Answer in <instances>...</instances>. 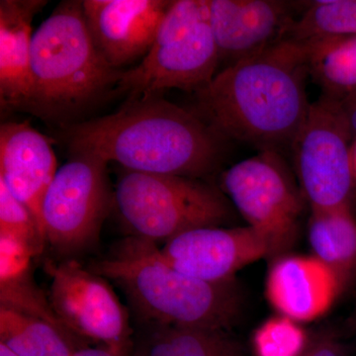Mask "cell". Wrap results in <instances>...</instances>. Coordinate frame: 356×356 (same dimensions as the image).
I'll use <instances>...</instances> for the list:
<instances>
[{"label": "cell", "instance_id": "5", "mask_svg": "<svg viewBox=\"0 0 356 356\" xmlns=\"http://www.w3.org/2000/svg\"><path fill=\"white\" fill-rule=\"evenodd\" d=\"M114 205L133 236L166 243L180 234L222 227L233 218L224 193L198 178L125 170Z\"/></svg>", "mask_w": 356, "mask_h": 356}, {"label": "cell", "instance_id": "10", "mask_svg": "<svg viewBox=\"0 0 356 356\" xmlns=\"http://www.w3.org/2000/svg\"><path fill=\"white\" fill-rule=\"evenodd\" d=\"M44 269L51 277L48 299L62 324L83 341L130 356L134 343L128 312L107 280L76 261H47Z\"/></svg>", "mask_w": 356, "mask_h": 356}, {"label": "cell", "instance_id": "16", "mask_svg": "<svg viewBox=\"0 0 356 356\" xmlns=\"http://www.w3.org/2000/svg\"><path fill=\"white\" fill-rule=\"evenodd\" d=\"M44 0L0 1V103L2 110H26L32 99V21Z\"/></svg>", "mask_w": 356, "mask_h": 356}, {"label": "cell", "instance_id": "8", "mask_svg": "<svg viewBox=\"0 0 356 356\" xmlns=\"http://www.w3.org/2000/svg\"><path fill=\"white\" fill-rule=\"evenodd\" d=\"M108 163L88 154H70L44 195L42 217L47 243L63 255H74L97 242L114 205Z\"/></svg>", "mask_w": 356, "mask_h": 356}, {"label": "cell", "instance_id": "17", "mask_svg": "<svg viewBox=\"0 0 356 356\" xmlns=\"http://www.w3.org/2000/svg\"><path fill=\"white\" fill-rule=\"evenodd\" d=\"M309 242L314 257L336 274L343 291L356 276V220L350 205L312 211Z\"/></svg>", "mask_w": 356, "mask_h": 356}, {"label": "cell", "instance_id": "23", "mask_svg": "<svg viewBox=\"0 0 356 356\" xmlns=\"http://www.w3.org/2000/svg\"><path fill=\"white\" fill-rule=\"evenodd\" d=\"M0 306L42 318L63 331L70 332L56 316L49 299L33 281L31 269L0 280Z\"/></svg>", "mask_w": 356, "mask_h": 356}, {"label": "cell", "instance_id": "22", "mask_svg": "<svg viewBox=\"0 0 356 356\" xmlns=\"http://www.w3.org/2000/svg\"><path fill=\"white\" fill-rule=\"evenodd\" d=\"M308 341L299 323L277 315L267 318L255 330L252 346L255 356H298Z\"/></svg>", "mask_w": 356, "mask_h": 356}, {"label": "cell", "instance_id": "12", "mask_svg": "<svg viewBox=\"0 0 356 356\" xmlns=\"http://www.w3.org/2000/svg\"><path fill=\"white\" fill-rule=\"evenodd\" d=\"M208 4L221 70L283 41L296 20L293 4L280 0H208Z\"/></svg>", "mask_w": 356, "mask_h": 356}, {"label": "cell", "instance_id": "3", "mask_svg": "<svg viewBox=\"0 0 356 356\" xmlns=\"http://www.w3.org/2000/svg\"><path fill=\"white\" fill-rule=\"evenodd\" d=\"M91 271L121 288L145 325L229 330L241 314L233 282L214 284L180 273L163 259L156 243L129 236Z\"/></svg>", "mask_w": 356, "mask_h": 356}, {"label": "cell", "instance_id": "25", "mask_svg": "<svg viewBox=\"0 0 356 356\" xmlns=\"http://www.w3.org/2000/svg\"><path fill=\"white\" fill-rule=\"evenodd\" d=\"M298 356H346L343 344L330 332L309 337L306 348Z\"/></svg>", "mask_w": 356, "mask_h": 356}, {"label": "cell", "instance_id": "7", "mask_svg": "<svg viewBox=\"0 0 356 356\" xmlns=\"http://www.w3.org/2000/svg\"><path fill=\"white\" fill-rule=\"evenodd\" d=\"M353 137L341 102L325 95L310 109L291 147L302 196L312 211L350 205Z\"/></svg>", "mask_w": 356, "mask_h": 356}, {"label": "cell", "instance_id": "15", "mask_svg": "<svg viewBox=\"0 0 356 356\" xmlns=\"http://www.w3.org/2000/svg\"><path fill=\"white\" fill-rule=\"evenodd\" d=\"M341 291L336 274L314 255H281L267 274V301L299 324L323 317Z\"/></svg>", "mask_w": 356, "mask_h": 356}, {"label": "cell", "instance_id": "6", "mask_svg": "<svg viewBox=\"0 0 356 356\" xmlns=\"http://www.w3.org/2000/svg\"><path fill=\"white\" fill-rule=\"evenodd\" d=\"M219 69L208 0H175L142 62L124 70L117 89L129 97L163 95L168 89L202 90Z\"/></svg>", "mask_w": 356, "mask_h": 356}, {"label": "cell", "instance_id": "11", "mask_svg": "<svg viewBox=\"0 0 356 356\" xmlns=\"http://www.w3.org/2000/svg\"><path fill=\"white\" fill-rule=\"evenodd\" d=\"M159 250L180 273L214 284L233 282L243 267L271 257L266 238L250 226L191 229L168 241Z\"/></svg>", "mask_w": 356, "mask_h": 356}, {"label": "cell", "instance_id": "19", "mask_svg": "<svg viewBox=\"0 0 356 356\" xmlns=\"http://www.w3.org/2000/svg\"><path fill=\"white\" fill-rule=\"evenodd\" d=\"M0 343L18 356H72L84 341L42 318L0 306Z\"/></svg>", "mask_w": 356, "mask_h": 356}, {"label": "cell", "instance_id": "1", "mask_svg": "<svg viewBox=\"0 0 356 356\" xmlns=\"http://www.w3.org/2000/svg\"><path fill=\"white\" fill-rule=\"evenodd\" d=\"M70 154L115 161L130 172L205 177L224 156L226 140L191 110L163 95L129 97L118 111L62 129Z\"/></svg>", "mask_w": 356, "mask_h": 356}, {"label": "cell", "instance_id": "28", "mask_svg": "<svg viewBox=\"0 0 356 356\" xmlns=\"http://www.w3.org/2000/svg\"><path fill=\"white\" fill-rule=\"evenodd\" d=\"M348 330L350 332H356V308L348 320Z\"/></svg>", "mask_w": 356, "mask_h": 356}, {"label": "cell", "instance_id": "18", "mask_svg": "<svg viewBox=\"0 0 356 356\" xmlns=\"http://www.w3.org/2000/svg\"><path fill=\"white\" fill-rule=\"evenodd\" d=\"M147 334L133 356H245L228 330L182 325H145Z\"/></svg>", "mask_w": 356, "mask_h": 356}, {"label": "cell", "instance_id": "21", "mask_svg": "<svg viewBox=\"0 0 356 356\" xmlns=\"http://www.w3.org/2000/svg\"><path fill=\"white\" fill-rule=\"evenodd\" d=\"M355 35L356 0H318L307 2L284 40L311 44Z\"/></svg>", "mask_w": 356, "mask_h": 356}, {"label": "cell", "instance_id": "30", "mask_svg": "<svg viewBox=\"0 0 356 356\" xmlns=\"http://www.w3.org/2000/svg\"><path fill=\"white\" fill-rule=\"evenodd\" d=\"M351 156H353V170L356 178V138L353 140V147H351Z\"/></svg>", "mask_w": 356, "mask_h": 356}, {"label": "cell", "instance_id": "20", "mask_svg": "<svg viewBox=\"0 0 356 356\" xmlns=\"http://www.w3.org/2000/svg\"><path fill=\"white\" fill-rule=\"evenodd\" d=\"M301 44L308 53L309 76L323 95L343 102L356 91V35Z\"/></svg>", "mask_w": 356, "mask_h": 356}, {"label": "cell", "instance_id": "9", "mask_svg": "<svg viewBox=\"0 0 356 356\" xmlns=\"http://www.w3.org/2000/svg\"><path fill=\"white\" fill-rule=\"evenodd\" d=\"M221 181L248 226L266 238L271 257L284 255L296 242L303 203L281 154L259 152L227 170Z\"/></svg>", "mask_w": 356, "mask_h": 356}, {"label": "cell", "instance_id": "2", "mask_svg": "<svg viewBox=\"0 0 356 356\" xmlns=\"http://www.w3.org/2000/svg\"><path fill=\"white\" fill-rule=\"evenodd\" d=\"M308 76L305 47L283 40L254 58L219 70L195 93L191 111L226 140L281 154L291 147L310 109Z\"/></svg>", "mask_w": 356, "mask_h": 356}, {"label": "cell", "instance_id": "27", "mask_svg": "<svg viewBox=\"0 0 356 356\" xmlns=\"http://www.w3.org/2000/svg\"><path fill=\"white\" fill-rule=\"evenodd\" d=\"M72 356H121L114 355V353H110V351L105 350V348H81L77 350Z\"/></svg>", "mask_w": 356, "mask_h": 356}, {"label": "cell", "instance_id": "4", "mask_svg": "<svg viewBox=\"0 0 356 356\" xmlns=\"http://www.w3.org/2000/svg\"><path fill=\"white\" fill-rule=\"evenodd\" d=\"M32 99L27 111L65 121L117 86L124 70L100 55L81 0L60 2L33 34Z\"/></svg>", "mask_w": 356, "mask_h": 356}, {"label": "cell", "instance_id": "14", "mask_svg": "<svg viewBox=\"0 0 356 356\" xmlns=\"http://www.w3.org/2000/svg\"><path fill=\"white\" fill-rule=\"evenodd\" d=\"M58 170L57 159L48 137L27 122L1 124L0 181L31 211L44 238L42 208Z\"/></svg>", "mask_w": 356, "mask_h": 356}, {"label": "cell", "instance_id": "29", "mask_svg": "<svg viewBox=\"0 0 356 356\" xmlns=\"http://www.w3.org/2000/svg\"><path fill=\"white\" fill-rule=\"evenodd\" d=\"M0 356H18L9 350L3 343H0Z\"/></svg>", "mask_w": 356, "mask_h": 356}, {"label": "cell", "instance_id": "24", "mask_svg": "<svg viewBox=\"0 0 356 356\" xmlns=\"http://www.w3.org/2000/svg\"><path fill=\"white\" fill-rule=\"evenodd\" d=\"M0 233L19 238L34 250L42 254L46 238L42 234L31 211L18 200L0 181Z\"/></svg>", "mask_w": 356, "mask_h": 356}, {"label": "cell", "instance_id": "26", "mask_svg": "<svg viewBox=\"0 0 356 356\" xmlns=\"http://www.w3.org/2000/svg\"><path fill=\"white\" fill-rule=\"evenodd\" d=\"M341 107L350 125L353 137L356 138V91L341 102Z\"/></svg>", "mask_w": 356, "mask_h": 356}, {"label": "cell", "instance_id": "13", "mask_svg": "<svg viewBox=\"0 0 356 356\" xmlns=\"http://www.w3.org/2000/svg\"><path fill=\"white\" fill-rule=\"evenodd\" d=\"M170 0H83L86 24L100 55L121 70L151 49Z\"/></svg>", "mask_w": 356, "mask_h": 356}]
</instances>
